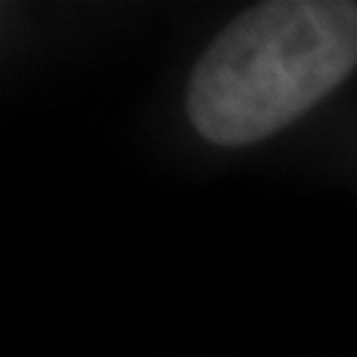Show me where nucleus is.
<instances>
[{
    "instance_id": "f257e3e1",
    "label": "nucleus",
    "mask_w": 357,
    "mask_h": 357,
    "mask_svg": "<svg viewBox=\"0 0 357 357\" xmlns=\"http://www.w3.org/2000/svg\"><path fill=\"white\" fill-rule=\"evenodd\" d=\"M355 66L357 3H259L238 13L196 61L185 114L204 141L249 146L307 114Z\"/></svg>"
}]
</instances>
